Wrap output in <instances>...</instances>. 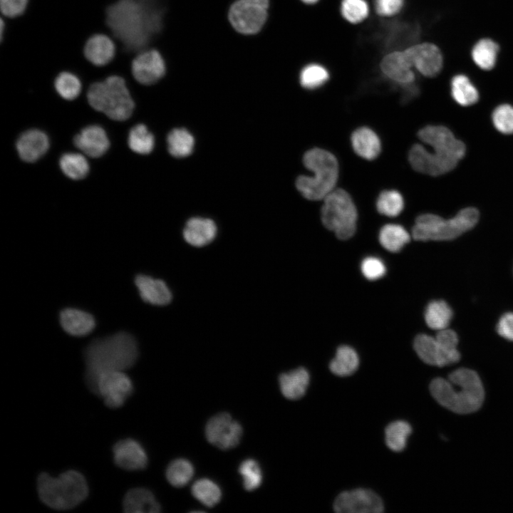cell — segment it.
I'll return each mask as SVG.
<instances>
[{"label": "cell", "instance_id": "cell-1", "mask_svg": "<svg viewBox=\"0 0 513 513\" xmlns=\"http://www.w3.org/2000/svg\"><path fill=\"white\" fill-rule=\"evenodd\" d=\"M163 17V0H118L105 10L107 33L118 52L133 58L159 35Z\"/></svg>", "mask_w": 513, "mask_h": 513}, {"label": "cell", "instance_id": "cell-2", "mask_svg": "<svg viewBox=\"0 0 513 513\" xmlns=\"http://www.w3.org/2000/svg\"><path fill=\"white\" fill-rule=\"evenodd\" d=\"M418 138L429 145L430 152L420 144L413 145L408 152V161L415 171L439 176L452 171L463 158L465 145L443 125H427L418 133Z\"/></svg>", "mask_w": 513, "mask_h": 513}, {"label": "cell", "instance_id": "cell-3", "mask_svg": "<svg viewBox=\"0 0 513 513\" xmlns=\"http://www.w3.org/2000/svg\"><path fill=\"white\" fill-rule=\"evenodd\" d=\"M138 356L136 340L125 331L93 341L84 352L87 386L95 393L97 380L102 373L125 371L135 364Z\"/></svg>", "mask_w": 513, "mask_h": 513}, {"label": "cell", "instance_id": "cell-4", "mask_svg": "<svg viewBox=\"0 0 513 513\" xmlns=\"http://www.w3.org/2000/svg\"><path fill=\"white\" fill-rule=\"evenodd\" d=\"M430 390L436 401L458 414L478 410L484 399V391L477 373L461 368L452 372L447 379L437 378L430 384Z\"/></svg>", "mask_w": 513, "mask_h": 513}, {"label": "cell", "instance_id": "cell-5", "mask_svg": "<svg viewBox=\"0 0 513 513\" xmlns=\"http://www.w3.org/2000/svg\"><path fill=\"white\" fill-rule=\"evenodd\" d=\"M305 167L314 173L313 176H299L296 185L301 194L309 200H323L336 186L338 177V164L330 152L315 147L304 155Z\"/></svg>", "mask_w": 513, "mask_h": 513}, {"label": "cell", "instance_id": "cell-6", "mask_svg": "<svg viewBox=\"0 0 513 513\" xmlns=\"http://www.w3.org/2000/svg\"><path fill=\"white\" fill-rule=\"evenodd\" d=\"M87 100L93 108L114 120L129 118L135 106L125 78L118 74L109 75L90 84Z\"/></svg>", "mask_w": 513, "mask_h": 513}, {"label": "cell", "instance_id": "cell-7", "mask_svg": "<svg viewBox=\"0 0 513 513\" xmlns=\"http://www.w3.org/2000/svg\"><path fill=\"white\" fill-rule=\"evenodd\" d=\"M38 492L41 501L56 509L73 508L83 501L88 488L80 472L69 470L58 477L43 473L38 478Z\"/></svg>", "mask_w": 513, "mask_h": 513}, {"label": "cell", "instance_id": "cell-8", "mask_svg": "<svg viewBox=\"0 0 513 513\" xmlns=\"http://www.w3.org/2000/svg\"><path fill=\"white\" fill-rule=\"evenodd\" d=\"M478 219L479 212L472 207L460 210L448 219L435 214H423L416 218L412 236L418 241L452 240L472 229Z\"/></svg>", "mask_w": 513, "mask_h": 513}, {"label": "cell", "instance_id": "cell-9", "mask_svg": "<svg viewBox=\"0 0 513 513\" xmlns=\"http://www.w3.org/2000/svg\"><path fill=\"white\" fill-rule=\"evenodd\" d=\"M323 224L342 240L351 238L356 229L357 209L349 194L334 189L323 199L321 212Z\"/></svg>", "mask_w": 513, "mask_h": 513}, {"label": "cell", "instance_id": "cell-10", "mask_svg": "<svg viewBox=\"0 0 513 513\" xmlns=\"http://www.w3.org/2000/svg\"><path fill=\"white\" fill-rule=\"evenodd\" d=\"M269 0H237L229 10L233 28L243 34L259 32L266 22Z\"/></svg>", "mask_w": 513, "mask_h": 513}, {"label": "cell", "instance_id": "cell-11", "mask_svg": "<svg viewBox=\"0 0 513 513\" xmlns=\"http://www.w3.org/2000/svg\"><path fill=\"white\" fill-rule=\"evenodd\" d=\"M133 390V383L125 371L113 370L98 377L94 393L101 397L109 408H117L125 403Z\"/></svg>", "mask_w": 513, "mask_h": 513}, {"label": "cell", "instance_id": "cell-12", "mask_svg": "<svg viewBox=\"0 0 513 513\" xmlns=\"http://www.w3.org/2000/svg\"><path fill=\"white\" fill-rule=\"evenodd\" d=\"M130 72L135 81L142 85L150 86L165 76L166 65L158 50L147 48L134 56L131 61Z\"/></svg>", "mask_w": 513, "mask_h": 513}, {"label": "cell", "instance_id": "cell-13", "mask_svg": "<svg viewBox=\"0 0 513 513\" xmlns=\"http://www.w3.org/2000/svg\"><path fill=\"white\" fill-rule=\"evenodd\" d=\"M242 435V428L226 413L212 417L207 423L205 435L207 440L222 450H229L237 446Z\"/></svg>", "mask_w": 513, "mask_h": 513}, {"label": "cell", "instance_id": "cell-14", "mask_svg": "<svg viewBox=\"0 0 513 513\" xmlns=\"http://www.w3.org/2000/svg\"><path fill=\"white\" fill-rule=\"evenodd\" d=\"M383 508L377 494L361 488L341 492L333 503V509L338 513H380Z\"/></svg>", "mask_w": 513, "mask_h": 513}, {"label": "cell", "instance_id": "cell-15", "mask_svg": "<svg viewBox=\"0 0 513 513\" xmlns=\"http://www.w3.org/2000/svg\"><path fill=\"white\" fill-rule=\"evenodd\" d=\"M410 63L420 74L432 78L440 73L443 57L439 48L432 43L413 44L404 49Z\"/></svg>", "mask_w": 513, "mask_h": 513}, {"label": "cell", "instance_id": "cell-16", "mask_svg": "<svg viewBox=\"0 0 513 513\" xmlns=\"http://www.w3.org/2000/svg\"><path fill=\"white\" fill-rule=\"evenodd\" d=\"M413 68L404 50L389 52L380 63L383 76L401 86L415 83V74Z\"/></svg>", "mask_w": 513, "mask_h": 513}, {"label": "cell", "instance_id": "cell-17", "mask_svg": "<svg viewBox=\"0 0 513 513\" xmlns=\"http://www.w3.org/2000/svg\"><path fill=\"white\" fill-rule=\"evenodd\" d=\"M117 45L113 38L105 33L90 36L83 47L86 60L97 67H104L113 61L116 56Z\"/></svg>", "mask_w": 513, "mask_h": 513}, {"label": "cell", "instance_id": "cell-18", "mask_svg": "<svg viewBox=\"0 0 513 513\" xmlns=\"http://www.w3.org/2000/svg\"><path fill=\"white\" fill-rule=\"evenodd\" d=\"M115 463L126 470H139L147 465V454L140 443L133 439L118 441L113 447Z\"/></svg>", "mask_w": 513, "mask_h": 513}, {"label": "cell", "instance_id": "cell-19", "mask_svg": "<svg viewBox=\"0 0 513 513\" xmlns=\"http://www.w3.org/2000/svg\"><path fill=\"white\" fill-rule=\"evenodd\" d=\"M413 347L419 358L431 366L442 367L457 363L460 360L444 350L435 337L427 334L417 336Z\"/></svg>", "mask_w": 513, "mask_h": 513}, {"label": "cell", "instance_id": "cell-20", "mask_svg": "<svg viewBox=\"0 0 513 513\" xmlns=\"http://www.w3.org/2000/svg\"><path fill=\"white\" fill-rule=\"evenodd\" d=\"M74 145L86 155L96 158L102 156L109 147L105 131L98 125L83 128L73 139Z\"/></svg>", "mask_w": 513, "mask_h": 513}, {"label": "cell", "instance_id": "cell-21", "mask_svg": "<svg viewBox=\"0 0 513 513\" xmlns=\"http://www.w3.org/2000/svg\"><path fill=\"white\" fill-rule=\"evenodd\" d=\"M49 147L48 136L39 130H29L22 133L16 142V149L21 159L33 162L41 158Z\"/></svg>", "mask_w": 513, "mask_h": 513}, {"label": "cell", "instance_id": "cell-22", "mask_svg": "<svg viewBox=\"0 0 513 513\" xmlns=\"http://www.w3.org/2000/svg\"><path fill=\"white\" fill-rule=\"evenodd\" d=\"M135 284L142 299L150 304L164 306L172 299V294L166 284L150 276L139 274L135 279Z\"/></svg>", "mask_w": 513, "mask_h": 513}, {"label": "cell", "instance_id": "cell-23", "mask_svg": "<svg viewBox=\"0 0 513 513\" xmlns=\"http://www.w3.org/2000/svg\"><path fill=\"white\" fill-rule=\"evenodd\" d=\"M217 226L210 219L193 217L190 219L183 230L185 240L192 246L203 247L216 237Z\"/></svg>", "mask_w": 513, "mask_h": 513}, {"label": "cell", "instance_id": "cell-24", "mask_svg": "<svg viewBox=\"0 0 513 513\" xmlns=\"http://www.w3.org/2000/svg\"><path fill=\"white\" fill-rule=\"evenodd\" d=\"M60 323L68 333L75 336H83L90 333L95 326V321L88 312L72 308H67L60 314Z\"/></svg>", "mask_w": 513, "mask_h": 513}, {"label": "cell", "instance_id": "cell-25", "mask_svg": "<svg viewBox=\"0 0 513 513\" xmlns=\"http://www.w3.org/2000/svg\"><path fill=\"white\" fill-rule=\"evenodd\" d=\"M123 509L127 513H157L160 511V506L150 490L135 488L125 494Z\"/></svg>", "mask_w": 513, "mask_h": 513}, {"label": "cell", "instance_id": "cell-26", "mask_svg": "<svg viewBox=\"0 0 513 513\" xmlns=\"http://www.w3.org/2000/svg\"><path fill=\"white\" fill-rule=\"evenodd\" d=\"M351 144L355 152L366 160L376 158L380 152V140L376 133L366 127L356 130L351 135Z\"/></svg>", "mask_w": 513, "mask_h": 513}, {"label": "cell", "instance_id": "cell-27", "mask_svg": "<svg viewBox=\"0 0 513 513\" xmlns=\"http://www.w3.org/2000/svg\"><path fill=\"white\" fill-rule=\"evenodd\" d=\"M309 383V374L304 368H299L279 376V385L283 395L289 400H297L306 393Z\"/></svg>", "mask_w": 513, "mask_h": 513}, {"label": "cell", "instance_id": "cell-28", "mask_svg": "<svg viewBox=\"0 0 513 513\" xmlns=\"http://www.w3.org/2000/svg\"><path fill=\"white\" fill-rule=\"evenodd\" d=\"M450 93L454 100L461 106H470L479 100V92L465 74H457L450 81Z\"/></svg>", "mask_w": 513, "mask_h": 513}, {"label": "cell", "instance_id": "cell-29", "mask_svg": "<svg viewBox=\"0 0 513 513\" xmlns=\"http://www.w3.org/2000/svg\"><path fill=\"white\" fill-rule=\"evenodd\" d=\"M499 51V45L494 41L482 38L474 45L471 56L480 68L489 71L496 65Z\"/></svg>", "mask_w": 513, "mask_h": 513}, {"label": "cell", "instance_id": "cell-30", "mask_svg": "<svg viewBox=\"0 0 513 513\" xmlns=\"http://www.w3.org/2000/svg\"><path fill=\"white\" fill-rule=\"evenodd\" d=\"M359 358L356 351L348 346H341L336 351V356L331 361V371L338 376L353 374L358 368Z\"/></svg>", "mask_w": 513, "mask_h": 513}, {"label": "cell", "instance_id": "cell-31", "mask_svg": "<svg viewBox=\"0 0 513 513\" xmlns=\"http://www.w3.org/2000/svg\"><path fill=\"white\" fill-rule=\"evenodd\" d=\"M450 306L442 300L430 301L425 311V321L428 327L440 331L447 328L452 318Z\"/></svg>", "mask_w": 513, "mask_h": 513}, {"label": "cell", "instance_id": "cell-32", "mask_svg": "<svg viewBox=\"0 0 513 513\" xmlns=\"http://www.w3.org/2000/svg\"><path fill=\"white\" fill-rule=\"evenodd\" d=\"M410 239L409 233L399 224H385L379 232L380 244L391 252H400Z\"/></svg>", "mask_w": 513, "mask_h": 513}, {"label": "cell", "instance_id": "cell-33", "mask_svg": "<svg viewBox=\"0 0 513 513\" xmlns=\"http://www.w3.org/2000/svg\"><path fill=\"white\" fill-rule=\"evenodd\" d=\"M53 86L57 93L67 100L76 98L82 90L81 80L76 73L69 71L58 73L54 78Z\"/></svg>", "mask_w": 513, "mask_h": 513}, {"label": "cell", "instance_id": "cell-34", "mask_svg": "<svg viewBox=\"0 0 513 513\" xmlns=\"http://www.w3.org/2000/svg\"><path fill=\"white\" fill-rule=\"evenodd\" d=\"M169 152L175 157L188 156L192 152L195 140L189 131L184 128L172 130L167 135Z\"/></svg>", "mask_w": 513, "mask_h": 513}, {"label": "cell", "instance_id": "cell-35", "mask_svg": "<svg viewBox=\"0 0 513 513\" xmlns=\"http://www.w3.org/2000/svg\"><path fill=\"white\" fill-rule=\"evenodd\" d=\"M330 78L328 69L318 63H311L302 68L299 73L301 86L314 90L323 86Z\"/></svg>", "mask_w": 513, "mask_h": 513}, {"label": "cell", "instance_id": "cell-36", "mask_svg": "<svg viewBox=\"0 0 513 513\" xmlns=\"http://www.w3.org/2000/svg\"><path fill=\"white\" fill-rule=\"evenodd\" d=\"M411 432L412 428L406 421L397 420L390 423L385 430L387 446L393 451H402L406 446Z\"/></svg>", "mask_w": 513, "mask_h": 513}, {"label": "cell", "instance_id": "cell-37", "mask_svg": "<svg viewBox=\"0 0 513 513\" xmlns=\"http://www.w3.org/2000/svg\"><path fill=\"white\" fill-rule=\"evenodd\" d=\"M59 165L63 172L73 180L84 178L89 172L86 157L79 153H66L61 156Z\"/></svg>", "mask_w": 513, "mask_h": 513}, {"label": "cell", "instance_id": "cell-38", "mask_svg": "<svg viewBox=\"0 0 513 513\" xmlns=\"http://www.w3.org/2000/svg\"><path fill=\"white\" fill-rule=\"evenodd\" d=\"M192 495L204 505L211 507L216 505L222 497L219 486L209 479H200L192 487Z\"/></svg>", "mask_w": 513, "mask_h": 513}, {"label": "cell", "instance_id": "cell-39", "mask_svg": "<svg viewBox=\"0 0 513 513\" xmlns=\"http://www.w3.org/2000/svg\"><path fill=\"white\" fill-rule=\"evenodd\" d=\"M129 147L138 154H149L154 147V137L143 124L134 126L128 135Z\"/></svg>", "mask_w": 513, "mask_h": 513}, {"label": "cell", "instance_id": "cell-40", "mask_svg": "<svg viewBox=\"0 0 513 513\" xmlns=\"http://www.w3.org/2000/svg\"><path fill=\"white\" fill-rule=\"evenodd\" d=\"M194 467L191 462L185 459L172 461L167 467L166 477L168 482L176 487L186 485L192 478Z\"/></svg>", "mask_w": 513, "mask_h": 513}, {"label": "cell", "instance_id": "cell-41", "mask_svg": "<svg viewBox=\"0 0 513 513\" xmlns=\"http://www.w3.org/2000/svg\"><path fill=\"white\" fill-rule=\"evenodd\" d=\"M340 12L346 21L356 24L368 17L370 6L366 0H341Z\"/></svg>", "mask_w": 513, "mask_h": 513}, {"label": "cell", "instance_id": "cell-42", "mask_svg": "<svg viewBox=\"0 0 513 513\" xmlns=\"http://www.w3.org/2000/svg\"><path fill=\"white\" fill-rule=\"evenodd\" d=\"M376 207L379 213L387 217H396L403 209L404 200L396 190H384L378 196Z\"/></svg>", "mask_w": 513, "mask_h": 513}, {"label": "cell", "instance_id": "cell-43", "mask_svg": "<svg viewBox=\"0 0 513 513\" xmlns=\"http://www.w3.org/2000/svg\"><path fill=\"white\" fill-rule=\"evenodd\" d=\"M239 472L242 477L244 487L247 491L254 490L261 484V470L256 460H245L240 464Z\"/></svg>", "mask_w": 513, "mask_h": 513}, {"label": "cell", "instance_id": "cell-44", "mask_svg": "<svg viewBox=\"0 0 513 513\" xmlns=\"http://www.w3.org/2000/svg\"><path fill=\"white\" fill-rule=\"evenodd\" d=\"M492 121L497 131L505 135L513 133V106L501 104L492 113Z\"/></svg>", "mask_w": 513, "mask_h": 513}, {"label": "cell", "instance_id": "cell-45", "mask_svg": "<svg viewBox=\"0 0 513 513\" xmlns=\"http://www.w3.org/2000/svg\"><path fill=\"white\" fill-rule=\"evenodd\" d=\"M361 271L368 280L380 279L385 273V266L383 262L377 257L368 256L361 263Z\"/></svg>", "mask_w": 513, "mask_h": 513}, {"label": "cell", "instance_id": "cell-46", "mask_svg": "<svg viewBox=\"0 0 513 513\" xmlns=\"http://www.w3.org/2000/svg\"><path fill=\"white\" fill-rule=\"evenodd\" d=\"M29 0H0L1 16L6 19H15L22 16L26 11Z\"/></svg>", "mask_w": 513, "mask_h": 513}, {"label": "cell", "instance_id": "cell-47", "mask_svg": "<svg viewBox=\"0 0 513 513\" xmlns=\"http://www.w3.org/2000/svg\"><path fill=\"white\" fill-rule=\"evenodd\" d=\"M435 337L444 350L450 354L460 358V353L457 349L458 337L453 330L447 328L437 331Z\"/></svg>", "mask_w": 513, "mask_h": 513}, {"label": "cell", "instance_id": "cell-48", "mask_svg": "<svg viewBox=\"0 0 513 513\" xmlns=\"http://www.w3.org/2000/svg\"><path fill=\"white\" fill-rule=\"evenodd\" d=\"M405 0H374L375 12L383 17H391L401 11Z\"/></svg>", "mask_w": 513, "mask_h": 513}, {"label": "cell", "instance_id": "cell-49", "mask_svg": "<svg viewBox=\"0 0 513 513\" xmlns=\"http://www.w3.org/2000/svg\"><path fill=\"white\" fill-rule=\"evenodd\" d=\"M498 334L505 339L513 341V313H506L502 316L497 325Z\"/></svg>", "mask_w": 513, "mask_h": 513}, {"label": "cell", "instance_id": "cell-50", "mask_svg": "<svg viewBox=\"0 0 513 513\" xmlns=\"http://www.w3.org/2000/svg\"><path fill=\"white\" fill-rule=\"evenodd\" d=\"M402 87L403 93L401 95V102L404 103L410 102L416 96H418L420 91L417 85H415V83L403 86Z\"/></svg>", "mask_w": 513, "mask_h": 513}, {"label": "cell", "instance_id": "cell-51", "mask_svg": "<svg viewBox=\"0 0 513 513\" xmlns=\"http://www.w3.org/2000/svg\"><path fill=\"white\" fill-rule=\"evenodd\" d=\"M303 3L308 5H313L316 4L319 0H301Z\"/></svg>", "mask_w": 513, "mask_h": 513}, {"label": "cell", "instance_id": "cell-52", "mask_svg": "<svg viewBox=\"0 0 513 513\" xmlns=\"http://www.w3.org/2000/svg\"><path fill=\"white\" fill-rule=\"evenodd\" d=\"M3 64H4V63H3ZM4 65H6V64H4ZM7 66H9V65H7ZM12 67H14V66H12ZM15 68H17V67H15ZM22 69H26V68H22Z\"/></svg>", "mask_w": 513, "mask_h": 513}]
</instances>
